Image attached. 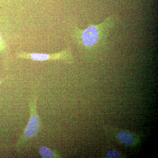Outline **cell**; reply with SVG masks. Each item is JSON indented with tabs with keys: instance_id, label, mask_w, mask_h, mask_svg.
<instances>
[{
	"instance_id": "6da1fadb",
	"label": "cell",
	"mask_w": 158,
	"mask_h": 158,
	"mask_svg": "<svg viewBox=\"0 0 158 158\" xmlns=\"http://www.w3.org/2000/svg\"><path fill=\"white\" fill-rule=\"evenodd\" d=\"M118 19V15H113L101 23L90 25L87 28L80 31V40L83 47L91 52L104 46L110 31L116 25Z\"/></svg>"
},
{
	"instance_id": "7a4b0ae2",
	"label": "cell",
	"mask_w": 158,
	"mask_h": 158,
	"mask_svg": "<svg viewBox=\"0 0 158 158\" xmlns=\"http://www.w3.org/2000/svg\"><path fill=\"white\" fill-rule=\"evenodd\" d=\"M39 127L40 121L38 116L37 115H32L24 135L25 138H31L34 137L38 132Z\"/></svg>"
},
{
	"instance_id": "3957f363",
	"label": "cell",
	"mask_w": 158,
	"mask_h": 158,
	"mask_svg": "<svg viewBox=\"0 0 158 158\" xmlns=\"http://www.w3.org/2000/svg\"><path fill=\"white\" fill-rule=\"evenodd\" d=\"M118 137L120 142L126 145H131L134 141V138L132 135L127 132L119 133Z\"/></svg>"
},
{
	"instance_id": "277c9868",
	"label": "cell",
	"mask_w": 158,
	"mask_h": 158,
	"mask_svg": "<svg viewBox=\"0 0 158 158\" xmlns=\"http://www.w3.org/2000/svg\"><path fill=\"white\" fill-rule=\"evenodd\" d=\"M39 152L43 158H52L54 157L53 153L48 148L43 146L40 148Z\"/></svg>"
},
{
	"instance_id": "5b68a950",
	"label": "cell",
	"mask_w": 158,
	"mask_h": 158,
	"mask_svg": "<svg viewBox=\"0 0 158 158\" xmlns=\"http://www.w3.org/2000/svg\"><path fill=\"white\" fill-rule=\"evenodd\" d=\"M31 57L33 60L40 61H45L49 58L48 55L44 54H31Z\"/></svg>"
},
{
	"instance_id": "8992f818",
	"label": "cell",
	"mask_w": 158,
	"mask_h": 158,
	"mask_svg": "<svg viewBox=\"0 0 158 158\" xmlns=\"http://www.w3.org/2000/svg\"><path fill=\"white\" fill-rule=\"evenodd\" d=\"M118 158L120 156L119 154L115 150H110L107 153L106 157L108 158Z\"/></svg>"
},
{
	"instance_id": "52a82bcc",
	"label": "cell",
	"mask_w": 158,
	"mask_h": 158,
	"mask_svg": "<svg viewBox=\"0 0 158 158\" xmlns=\"http://www.w3.org/2000/svg\"><path fill=\"white\" fill-rule=\"evenodd\" d=\"M1 35H0V43H1Z\"/></svg>"
}]
</instances>
